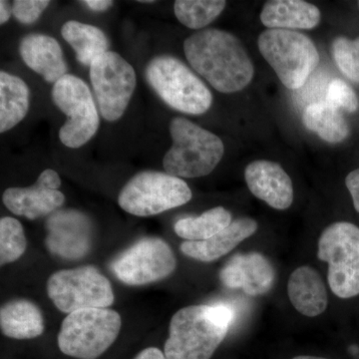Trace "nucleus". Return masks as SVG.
I'll return each instance as SVG.
<instances>
[{
    "label": "nucleus",
    "mask_w": 359,
    "mask_h": 359,
    "mask_svg": "<svg viewBox=\"0 0 359 359\" xmlns=\"http://www.w3.org/2000/svg\"><path fill=\"white\" fill-rule=\"evenodd\" d=\"M187 60L217 91L235 93L254 78L249 54L235 35L217 28L200 30L184 42Z\"/></svg>",
    "instance_id": "f257e3e1"
},
{
    "label": "nucleus",
    "mask_w": 359,
    "mask_h": 359,
    "mask_svg": "<svg viewBox=\"0 0 359 359\" xmlns=\"http://www.w3.org/2000/svg\"><path fill=\"white\" fill-rule=\"evenodd\" d=\"M235 311L226 304L190 306L172 316L167 359H210L228 334Z\"/></svg>",
    "instance_id": "f03ea898"
},
{
    "label": "nucleus",
    "mask_w": 359,
    "mask_h": 359,
    "mask_svg": "<svg viewBox=\"0 0 359 359\" xmlns=\"http://www.w3.org/2000/svg\"><path fill=\"white\" fill-rule=\"evenodd\" d=\"M172 147L164 156L163 166L177 178H200L211 174L224 153L223 141L183 117L170 123Z\"/></svg>",
    "instance_id": "7ed1b4c3"
},
{
    "label": "nucleus",
    "mask_w": 359,
    "mask_h": 359,
    "mask_svg": "<svg viewBox=\"0 0 359 359\" xmlns=\"http://www.w3.org/2000/svg\"><path fill=\"white\" fill-rule=\"evenodd\" d=\"M145 75L149 85L172 109L202 115L211 108V92L179 59L158 56L150 61Z\"/></svg>",
    "instance_id": "20e7f679"
},
{
    "label": "nucleus",
    "mask_w": 359,
    "mask_h": 359,
    "mask_svg": "<svg viewBox=\"0 0 359 359\" xmlns=\"http://www.w3.org/2000/svg\"><path fill=\"white\" fill-rule=\"evenodd\" d=\"M257 46L280 82L290 90L304 86L320 63L311 39L294 30H266L259 35Z\"/></svg>",
    "instance_id": "39448f33"
},
{
    "label": "nucleus",
    "mask_w": 359,
    "mask_h": 359,
    "mask_svg": "<svg viewBox=\"0 0 359 359\" xmlns=\"http://www.w3.org/2000/svg\"><path fill=\"white\" fill-rule=\"evenodd\" d=\"M122 320L109 309H80L68 314L58 334L61 353L78 359H96L113 344L121 330Z\"/></svg>",
    "instance_id": "423d86ee"
},
{
    "label": "nucleus",
    "mask_w": 359,
    "mask_h": 359,
    "mask_svg": "<svg viewBox=\"0 0 359 359\" xmlns=\"http://www.w3.org/2000/svg\"><path fill=\"white\" fill-rule=\"evenodd\" d=\"M318 257L328 264V285L337 297L359 294L358 226L348 222L328 226L318 240Z\"/></svg>",
    "instance_id": "0eeeda50"
},
{
    "label": "nucleus",
    "mask_w": 359,
    "mask_h": 359,
    "mask_svg": "<svg viewBox=\"0 0 359 359\" xmlns=\"http://www.w3.org/2000/svg\"><path fill=\"white\" fill-rule=\"evenodd\" d=\"M192 191L184 180L162 172L135 175L119 194L118 204L129 214L150 217L181 207L192 199Z\"/></svg>",
    "instance_id": "6e6552de"
},
{
    "label": "nucleus",
    "mask_w": 359,
    "mask_h": 359,
    "mask_svg": "<svg viewBox=\"0 0 359 359\" xmlns=\"http://www.w3.org/2000/svg\"><path fill=\"white\" fill-rule=\"evenodd\" d=\"M46 290L54 306L67 314L80 309H107L115 299L108 278L92 266L56 271L47 280Z\"/></svg>",
    "instance_id": "1a4fd4ad"
},
{
    "label": "nucleus",
    "mask_w": 359,
    "mask_h": 359,
    "mask_svg": "<svg viewBox=\"0 0 359 359\" xmlns=\"http://www.w3.org/2000/svg\"><path fill=\"white\" fill-rule=\"evenodd\" d=\"M52 100L67 116L59 130V139L66 147H82L98 131L100 119L88 85L81 78L66 74L52 87Z\"/></svg>",
    "instance_id": "9d476101"
},
{
    "label": "nucleus",
    "mask_w": 359,
    "mask_h": 359,
    "mask_svg": "<svg viewBox=\"0 0 359 359\" xmlns=\"http://www.w3.org/2000/svg\"><path fill=\"white\" fill-rule=\"evenodd\" d=\"M90 80L104 119L119 120L136 88L133 66L114 51H107L90 65Z\"/></svg>",
    "instance_id": "9b49d317"
},
{
    "label": "nucleus",
    "mask_w": 359,
    "mask_h": 359,
    "mask_svg": "<svg viewBox=\"0 0 359 359\" xmlns=\"http://www.w3.org/2000/svg\"><path fill=\"white\" fill-rule=\"evenodd\" d=\"M177 261L173 250L159 238H142L112 264L115 276L128 285L159 282L172 275Z\"/></svg>",
    "instance_id": "f8f14e48"
},
{
    "label": "nucleus",
    "mask_w": 359,
    "mask_h": 359,
    "mask_svg": "<svg viewBox=\"0 0 359 359\" xmlns=\"http://www.w3.org/2000/svg\"><path fill=\"white\" fill-rule=\"evenodd\" d=\"M45 244L52 254L62 259L83 257L91 248V223L85 215L73 210L58 211L46 222Z\"/></svg>",
    "instance_id": "ddd939ff"
},
{
    "label": "nucleus",
    "mask_w": 359,
    "mask_h": 359,
    "mask_svg": "<svg viewBox=\"0 0 359 359\" xmlns=\"http://www.w3.org/2000/svg\"><path fill=\"white\" fill-rule=\"evenodd\" d=\"M219 280L229 289H242L250 297L266 294L276 283V271L259 252L236 255L219 273Z\"/></svg>",
    "instance_id": "4468645a"
},
{
    "label": "nucleus",
    "mask_w": 359,
    "mask_h": 359,
    "mask_svg": "<svg viewBox=\"0 0 359 359\" xmlns=\"http://www.w3.org/2000/svg\"><path fill=\"white\" fill-rule=\"evenodd\" d=\"M245 179L250 193L273 209H289L294 202L292 180L278 163L255 161L245 168Z\"/></svg>",
    "instance_id": "2eb2a0df"
},
{
    "label": "nucleus",
    "mask_w": 359,
    "mask_h": 359,
    "mask_svg": "<svg viewBox=\"0 0 359 359\" xmlns=\"http://www.w3.org/2000/svg\"><path fill=\"white\" fill-rule=\"evenodd\" d=\"M20 54L25 65L48 83L55 84L67 72L62 48L57 40L49 35H26L21 39Z\"/></svg>",
    "instance_id": "dca6fc26"
},
{
    "label": "nucleus",
    "mask_w": 359,
    "mask_h": 359,
    "mask_svg": "<svg viewBox=\"0 0 359 359\" xmlns=\"http://www.w3.org/2000/svg\"><path fill=\"white\" fill-rule=\"evenodd\" d=\"M257 231V223L250 218H240L231 222L230 226L214 237L199 242L186 241L181 245L185 256L197 261L211 263L226 256L241 243L252 237Z\"/></svg>",
    "instance_id": "f3484780"
},
{
    "label": "nucleus",
    "mask_w": 359,
    "mask_h": 359,
    "mask_svg": "<svg viewBox=\"0 0 359 359\" xmlns=\"http://www.w3.org/2000/svg\"><path fill=\"white\" fill-rule=\"evenodd\" d=\"M287 294L294 308L308 318H316L327 308V287L311 266H299L294 271L287 283Z\"/></svg>",
    "instance_id": "a211bd4d"
},
{
    "label": "nucleus",
    "mask_w": 359,
    "mask_h": 359,
    "mask_svg": "<svg viewBox=\"0 0 359 359\" xmlns=\"http://www.w3.org/2000/svg\"><path fill=\"white\" fill-rule=\"evenodd\" d=\"M262 23L269 29H313L320 21V11L302 0H271L264 4Z\"/></svg>",
    "instance_id": "6ab92c4d"
},
{
    "label": "nucleus",
    "mask_w": 359,
    "mask_h": 359,
    "mask_svg": "<svg viewBox=\"0 0 359 359\" xmlns=\"http://www.w3.org/2000/svg\"><path fill=\"white\" fill-rule=\"evenodd\" d=\"M2 201L14 215L35 219L55 212L65 202V196L60 191L42 188L35 183L28 188L7 189Z\"/></svg>",
    "instance_id": "aec40b11"
},
{
    "label": "nucleus",
    "mask_w": 359,
    "mask_h": 359,
    "mask_svg": "<svg viewBox=\"0 0 359 359\" xmlns=\"http://www.w3.org/2000/svg\"><path fill=\"white\" fill-rule=\"evenodd\" d=\"M0 327L2 334L11 339H36L44 332L43 314L32 302H8L0 309Z\"/></svg>",
    "instance_id": "412c9836"
},
{
    "label": "nucleus",
    "mask_w": 359,
    "mask_h": 359,
    "mask_svg": "<svg viewBox=\"0 0 359 359\" xmlns=\"http://www.w3.org/2000/svg\"><path fill=\"white\" fill-rule=\"evenodd\" d=\"M30 91L21 78L0 72V132L8 131L25 119L29 110Z\"/></svg>",
    "instance_id": "4be33fe9"
},
{
    "label": "nucleus",
    "mask_w": 359,
    "mask_h": 359,
    "mask_svg": "<svg viewBox=\"0 0 359 359\" xmlns=\"http://www.w3.org/2000/svg\"><path fill=\"white\" fill-rule=\"evenodd\" d=\"M61 34L75 51L77 60L83 65H91L94 59L107 52L109 47V41L100 28L79 21L65 22Z\"/></svg>",
    "instance_id": "5701e85b"
},
{
    "label": "nucleus",
    "mask_w": 359,
    "mask_h": 359,
    "mask_svg": "<svg viewBox=\"0 0 359 359\" xmlns=\"http://www.w3.org/2000/svg\"><path fill=\"white\" fill-rule=\"evenodd\" d=\"M302 122L306 128L327 143H340L349 135L348 124L344 116L327 102H316L308 106L302 115Z\"/></svg>",
    "instance_id": "b1692460"
},
{
    "label": "nucleus",
    "mask_w": 359,
    "mask_h": 359,
    "mask_svg": "<svg viewBox=\"0 0 359 359\" xmlns=\"http://www.w3.org/2000/svg\"><path fill=\"white\" fill-rule=\"evenodd\" d=\"M231 212L223 207L212 208L200 217L181 219L175 224V233L191 242L208 240L231 224Z\"/></svg>",
    "instance_id": "393cba45"
},
{
    "label": "nucleus",
    "mask_w": 359,
    "mask_h": 359,
    "mask_svg": "<svg viewBox=\"0 0 359 359\" xmlns=\"http://www.w3.org/2000/svg\"><path fill=\"white\" fill-rule=\"evenodd\" d=\"M224 0H177L174 13L182 25L191 29H202L223 13Z\"/></svg>",
    "instance_id": "a878e982"
},
{
    "label": "nucleus",
    "mask_w": 359,
    "mask_h": 359,
    "mask_svg": "<svg viewBox=\"0 0 359 359\" xmlns=\"http://www.w3.org/2000/svg\"><path fill=\"white\" fill-rule=\"evenodd\" d=\"M25 230L16 219L6 217L0 219V264L18 261L26 250Z\"/></svg>",
    "instance_id": "bb28decb"
},
{
    "label": "nucleus",
    "mask_w": 359,
    "mask_h": 359,
    "mask_svg": "<svg viewBox=\"0 0 359 359\" xmlns=\"http://www.w3.org/2000/svg\"><path fill=\"white\" fill-rule=\"evenodd\" d=\"M332 55L339 70L349 79L359 83V37L355 40L344 36L335 39Z\"/></svg>",
    "instance_id": "cd10ccee"
},
{
    "label": "nucleus",
    "mask_w": 359,
    "mask_h": 359,
    "mask_svg": "<svg viewBox=\"0 0 359 359\" xmlns=\"http://www.w3.org/2000/svg\"><path fill=\"white\" fill-rule=\"evenodd\" d=\"M327 102L337 109L354 112L358 108V99L353 89L341 79L330 82L327 93Z\"/></svg>",
    "instance_id": "c85d7f7f"
},
{
    "label": "nucleus",
    "mask_w": 359,
    "mask_h": 359,
    "mask_svg": "<svg viewBox=\"0 0 359 359\" xmlns=\"http://www.w3.org/2000/svg\"><path fill=\"white\" fill-rule=\"evenodd\" d=\"M50 4L48 0H16L13 4V14L20 23L32 25Z\"/></svg>",
    "instance_id": "c756f323"
},
{
    "label": "nucleus",
    "mask_w": 359,
    "mask_h": 359,
    "mask_svg": "<svg viewBox=\"0 0 359 359\" xmlns=\"http://www.w3.org/2000/svg\"><path fill=\"white\" fill-rule=\"evenodd\" d=\"M37 185L49 190H58L61 186V179L57 172L52 169H47L42 172L37 179Z\"/></svg>",
    "instance_id": "7c9ffc66"
},
{
    "label": "nucleus",
    "mask_w": 359,
    "mask_h": 359,
    "mask_svg": "<svg viewBox=\"0 0 359 359\" xmlns=\"http://www.w3.org/2000/svg\"><path fill=\"white\" fill-rule=\"evenodd\" d=\"M346 185L353 198L354 208L359 212V168L347 175Z\"/></svg>",
    "instance_id": "2f4dec72"
},
{
    "label": "nucleus",
    "mask_w": 359,
    "mask_h": 359,
    "mask_svg": "<svg viewBox=\"0 0 359 359\" xmlns=\"http://www.w3.org/2000/svg\"><path fill=\"white\" fill-rule=\"evenodd\" d=\"M82 4L89 7L91 11L103 13L112 7L114 2L111 0H85V1H82Z\"/></svg>",
    "instance_id": "473e14b6"
},
{
    "label": "nucleus",
    "mask_w": 359,
    "mask_h": 359,
    "mask_svg": "<svg viewBox=\"0 0 359 359\" xmlns=\"http://www.w3.org/2000/svg\"><path fill=\"white\" fill-rule=\"evenodd\" d=\"M134 359H167L165 354L156 347H149V348L142 351Z\"/></svg>",
    "instance_id": "72a5a7b5"
},
{
    "label": "nucleus",
    "mask_w": 359,
    "mask_h": 359,
    "mask_svg": "<svg viewBox=\"0 0 359 359\" xmlns=\"http://www.w3.org/2000/svg\"><path fill=\"white\" fill-rule=\"evenodd\" d=\"M13 14V6H9L8 2L1 0L0 1V23L4 25L11 18Z\"/></svg>",
    "instance_id": "f704fd0d"
},
{
    "label": "nucleus",
    "mask_w": 359,
    "mask_h": 359,
    "mask_svg": "<svg viewBox=\"0 0 359 359\" xmlns=\"http://www.w3.org/2000/svg\"><path fill=\"white\" fill-rule=\"evenodd\" d=\"M292 359H327V358H318V356L301 355V356H295V358H294Z\"/></svg>",
    "instance_id": "c9c22d12"
},
{
    "label": "nucleus",
    "mask_w": 359,
    "mask_h": 359,
    "mask_svg": "<svg viewBox=\"0 0 359 359\" xmlns=\"http://www.w3.org/2000/svg\"><path fill=\"white\" fill-rule=\"evenodd\" d=\"M140 4H154V0H140Z\"/></svg>",
    "instance_id": "e433bc0d"
},
{
    "label": "nucleus",
    "mask_w": 359,
    "mask_h": 359,
    "mask_svg": "<svg viewBox=\"0 0 359 359\" xmlns=\"http://www.w3.org/2000/svg\"><path fill=\"white\" fill-rule=\"evenodd\" d=\"M358 4H359V2H358Z\"/></svg>",
    "instance_id": "4c0bfd02"
}]
</instances>
